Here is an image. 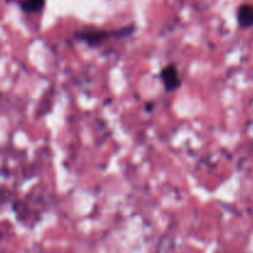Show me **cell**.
Wrapping results in <instances>:
<instances>
[{
    "instance_id": "1",
    "label": "cell",
    "mask_w": 253,
    "mask_h": 253,
    "mask_svg": "<svg viewBox=\"0 0 253 253\" xmlns=\"http://www.w3.org/2000/svg\"><path fill=\"white\" fill-rule=\"evenodd\" d=\"M135 32V26H126L123 29L113 30H83L74 35V39L84 42L90 47H96L103 44L109 39H125Z\"/></svg>"
},
{
    "instance_id": "2",
    "label": "cell",
    "mask_w": 253,
    "mask_h": 253,
    "mask_svg": "<svg viewBox=\"0 0 253 253\" xmlns=\"http://www.w3.org/2000/svg\"><path fill=\"white\" fill-rule=\"evenodd\" d=\"M160 79L165 86V90L168 93H172V91L179 89L180 84H182L179 72L174 64H167V66L163 67L160 73Z\"/></svg>"
},
{
    "instance_id": "3",
    "label": "cell",
    "mask_w": 253,
    "mask_h": 253,
    "mask_svg": "<svg viewBox=\"0 0 253 253\" xmlns=\"http://www.w3.org/2000/svg\"><path fill=\"white\" fill-rule=\"evenodd\" d=\"M237 22L242 29H250L253 26V5L244 4L237 11Z\"/></svg>"
},
{
    "instance_id": "4",
    "label": "cell",
    "mask_w": 253,
    "mask_h": 253,
    "mask_svg": "<svg viewBox=\"0 0 253 253\" xmlns=\"http://www.w3.org/2000/svg\"><path fill=\"white\" fill-rule=\"evenodd\" d=\"M44 4H46V0H21L19 2L22 11L27 14H37L43 9Z\"/></svg>"
},
{
    "instance_id": "5",
    "label": "cell",
    "mask_w": 253,
    "mask_h": 253,
    "mask_svg": "<svg viewBox=\"0 0 253 253\" xmlns=\"http://www.w3.org/2000/svg\"><path fill=\"white\" fill-rule=\"evenodd\" d=\"M0 239H1V235H0Z\"/></svg>"
}]
</instances>
